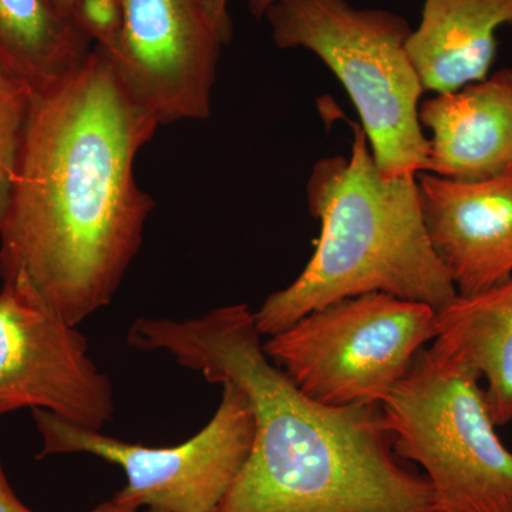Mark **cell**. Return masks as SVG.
<instances>
[{"label":"cell","instance_id":"6da1fadb","mask_svg":"<svg viewBox=\"0 0 512 512\" xmlns=\"http://www.w3.org/2000/svg\"><path fill=\"white\" fill-rule=\"evenodd\" d=\"M158 127L96 46L32 93L0 215L3 285L76 326L110 305L156 207L134 164Z\"/></svg>","mask_w":512,"mask_h":512},{"label":"cell","instance_id":"7a4b0ae2","mask_svg":"<svg viewBox=\"0 0 512 512\" xmlns=\"http://www.w3.org/2000/svg\"><path fill=\"white\" fill-rule=\"evenodd\" d=\"M127 343L247 397L251 450L215 512H440L426 476L394 451L380 404L306 396L266 356L244 303L197 318H138Z\"/></svg>","mask_w":512,"mask_h":512},{"label":"cell","instance_id":"3957f363","mask_svg":"<svg viewBox=\"0 0 512 512\" xmlns=\"http://www.w3.org/2000/svg\"><path fill=\"white\" fill-rule=\"evenodd\" d=\"M349 124L350 156L322 158L306 183L309 212L320 224L315 252L291 285L254 312L261 336L349 296L389 293L436 311L457 298L427 235L417 175H383L362 126Z\"/></svg>","mask_w":512,"mask_h":512},{"label":"cell","instance_id":"277c9868","mask_svg":"<svg viewBox=\"0 0 512 512\" xmlns=\"http://www.w3.org/2000/svg\"><path fill=\"white\" fill-rule=\"evenodd\" d=\"M264 19L279 49H305L338 77L386 177L426 173L429 138L421 127L426 92L407 53L412 28L386 9L349 0H275Z\"/></svg>","mask_w":512,"mask_h":512},{"label":"cell","instance_id":"5b68a950","mask_svg":"<svg viewBox=\"0 0 512 512\" xmlns=\"http://www.w3.org/2000/svg\"><path fill=\"white\" fill-rule=\"evenodd\" d=\"M480 382L431 345L379 403L394 451L423 468L440 512H512V453Z\"/></svg>","mask_w":512,"mask_h":512},{"label":"cell","instance_id":"8992f818","mask_svg":"<svg viewBox=\"0 0 512 512\" xmlns=\"http://www.w3.org/2000/svg\"><path fill=\"white\" fill-rule=\"evenodd\" d=\"M437 311L389 293L349 296L264 342L306 396L328 406L380 403L437 335Z\"/></svg>","mask_w":512,"mask_h":512},{"label":"cell","instance_id":"52a82bcc","mask_svg":"<svg viewBox=\"0 0 512 512\" xmlns=\"http://www.w3.org/2000/svg\"><path fill=\"white\" fill-rule=\"evenodd\" d=\"M42 439L39 458L89 454L119 466L127 483L116 497L164 512H215L247 460L254 416L234 384H222L221 403L204 429L170 447H148L87 430L45 410H32Z\"/></svg>","mask_w":512,"mask_h":512},{"label":"cell","instance_id":"ba28073f","mask_svg":"<svg viewBox=\"0 0 512 512\" xmlns=\"http://www.w3.org/2000/svg\"><path fill=\"white\" fill-rule=\"evenodd\" d=\"M23 409L103 431L116 413V397L76 325L35 296L2 285L0 417Z\"/></svg>","mask_w":512,"mask_h":512},{"label":"cell","instance_id":"9c48e42d","mask_svg":"<svg viewBox=\"0 0 512 512\" xmlns=\"http://www.w3.org/2000/svg\"><path fill=\"white\" fill-rule=\"evenodd\" d=\"M123 25L99 47L117 76L160 126L211 113L221 47L205 0H121ZM97 47V46H96Z\"/></svg>","mask_w":512,"mask_h":512},{"label":"cell","instance_id":"30bf717a","mask_svg":"<svg viewBox=\"0 0 512 512\" xmlns=\"http://www.w3.org/2000/svg\"><path fill=\"white\" fill-rule=\"evenodd\" d=\"M431 247L461 296L512 276V170L483 181L417 175Z\"/></svg>","mask_w":512,"mask_h":512},{"label":"cell","instance_id":"8fae6325","mask_svg":"<svg viewBox=\"0 0 512 512\" xmlns=\"http://www.w3.org/2000/svg\"><path fill=\"white\" fill-rule=\"evenodd\" d=\"M430 133L426 173L483 181L512 170V67L420 106Z\"/></svg>","mask_w":512,"mask_h":512},{"label":"cell","instance_id":"7c38bea8","mask_svg":"<svg viewBox=\"0 0 512 512\" xmlns=\"http://www.w3.org/2000/svg\"><path fill=\"white\" fill-rule=\"evenodd\" d=\"M504 26H512V0H424L406 45L424 90L456 92L487 79Z\"/></svg>","mask_w":512,"mask_h":512},{"label":"cell","instance_id":"4fadbf2b","mask_svg":"<svg viewBox=\"0 0 512 512\" xmlns=\"http://www.w3.org/2000/svg\"><path fill=\"white\" fill-rule=\"evenodd\" d=\"M433 345L476 370L495 426L512 423V276L437 311Z\"/></svg>","mask_w":512,"mask_h":512},{"label":"cell","instance_id":"5bb4252c","mask_svg":"<svg viewBox=\"0 0 512 512\" xmlns=\"http://www.w3.org/2000/svg\"><path fill=\"white\" fill-rule=\"evenodd\" d=\"M93 47L56 0H0V67L32 93L72 74Z\"/></svg>","mask_w":512,"mask_h":512},{"label":"cell","instance_id":"9a60e30c","mask_svg":"<svg viewBox=\"0 0 512 512\" xmlns=\"http://www.w3.org/2000/svg\"><path fill=\"white\" fill-rule=\"evenodd\" d=\"M30 100L32 90L0 67V215L8 200Z\"/></svg>","mask_w":512,"mask_h":512},{"label":"cell","instance_id":"2e32d148","mask_svg":"<svg viewBox=\"0 0 512 512\" xmlns=\"http://www.w3.org/2000/svg\"><path fill=\"white\" fill-rule=\"evenodd\" d=\"M72 18L97 47H109L123 25L121 0H76Z\"/></svg>","mask_w":512,"mask_h":512},{"label":"cell","instance_id":"e0dca14e","mask_svg":"<svg viewBox=\"0 0 512 512\" xmlns=\"http://www.w3.org/2000/svg\"><path fill=\"white\" fill-rule=\"evenodd\" d=\"M208 10L218 32L221 33L225 43H229L232 36V20L229 16V0H205Z\"/></svg>","mask_w":512,"mask_h":512},{"label":"cell","instance_id":"ac0fdd59","mask_svg":"<svg viewBox=\"0 0 512 512\" xmlns=\"http://www.w3.org/2000/svg\"><path fill=\"white\" fill-rule=\"evenodd\" d=\"M0 512H35L26 507L10 487L5 471H3L2 461H0Z\"/></svg>","mask_w":512,"mask_h":512},{"label":"cell","instance_id":"d6986e66","mask_svg":"<svg viewBox=\"0 0 512 512\" xmlns=\"http://www.w3.org/2000/svg\"><path fill=\"white\" fill-rule=\"evenodd\" d=\"M90 512H164L160 510H156V508H147V507H137V505H133L130 503H126V501L120 500L119 497L113 495V498H110L109 501H104L94 507Z\"/></svg>","mask_w":512,"mask_h":512},{"label":"cell","instance_id":"ffe728a7","mask_svg":"<svg viewBox=\"0 0 512 512\" xmlns=\"http://www.w3.org/2000/svg\"><path fill=\"white\" fill-rule=\"evenodd\" d=\"M275 0H248V10L255 19H264L266 10Z\"/></svg>","mask_w":512,"mask_h":512},{"label":"cell","instance_id":"44dd1931","mask_svg":"<svg viewBox=\"0 0 512 512\" xmlns=\"http://www.w3.org/2000/svg\"><path fill=\"white\" fill-rule=\"evenodd\" d=\"M56 2L57 5H59V8L62 9L67 16H70V18H72L74 5H76V0H56Z\"/></svg>","mask_w":512,"mask_h":512}]
</instances>
